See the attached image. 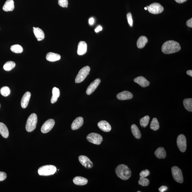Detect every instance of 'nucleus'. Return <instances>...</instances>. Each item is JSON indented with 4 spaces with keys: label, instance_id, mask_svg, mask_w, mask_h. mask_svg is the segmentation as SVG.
Instances as JSON below:
<instances>
[{
    "label": "nucleus",
    "instance_id": "obj_1",
    "mask_svg": "<svg viewBox=\"0 0 192 192\" xmlns=\"http://www.w3.org/2000/svg\"><path fill=\"white\" fill-rule=\"evenodd\" d=\"M180 49V46L179 43L173 40L166 41L162 47V52L166 54L176 53Z\"/></svg>",
    "mask_w": 192,
    "mask_h": 192
},
{
    "label": "nucleus",
    "instance_id": "obj_2",
    "mask_svg": "<svg viewBox=\"0 0 192 192\" xmlns=\"http://www.w3.org/2000/svg\"><path fill=\"white\" fill-rule=\"evenodd\" d=\"M117 177L123 180H127L131 175V172L128 166L125 164H120L115 169Z\"/></svg>",
    "mask_w": 192,
    "mask_h": 192
},
{
    "label": "nucleus",
    "instance_id": "obj_3",
    "mask_svg": "<svg viewBox=\"0 0 192 192\" xmlns=\"http://www.w3.org/2000/svg\"><path fill=\"white\" fill-rule=\"evenodd\" d=\"M56 167L53 165H45L40 168L38 173L40 175L47 176L53 175L56 172Z\"/></svg>",
    "mask_w": 192,
    "mask_h": 192
},
{
    "label": "nucleus",
    "instance_id": "obj_4",
    "mask_svg": "<svg viewBox=\"0 0 192 192\" xmlns=\"http://www.w3.org/2000/svg\"><path fill=\"white\" fill-rule=\"evenodd\" d=\"M37 123L36 114L33 113L28 117L26 125V129L28 132H31L35 129Z\"/></svg>",
    "mask_w": 192,
    "mask_h": 192
},
{
    "label": "nucleus",
    "instance_id": "obj_5",
    "mask_svg": "<svg viewBox=\"0 0 192 192\" xmlns=\"http://www.w3.org/2000/svg\"><path fill=\"white\" fill-rule=\"evenodd\" d=\"M90 70V68L88 66H86L82 68L76 76L75 79L76 83H80L83 81L89 74Z\"/></svg>",
    "mask_w": 192,
    "mask_h": 192
},
{
    "label": "nucleus",
    "instance_id": "obj_6",
    "mask_svg": "<svg viewBox=\"0 0 192 192\" xmlns=\"http://www.w3.org/2000/svg\"><path fill=\"white\" fill-rule=\"evenodd\" d=\"M87 139L91 143L100 145L103 141V138L101 135L96 133H91L87 136Z\"/></svg>",
    "mask_w": 192,
    "mask_h": 192
},
{
    "label": "nucleus",
    "instance_id": "obj_7",
    "mask_svg": "<svg viewBox=\"0 0 192 192\" xmlns=\"http://www.w3.org/2000/svg\"><path fill=\"white\" fill-rule=\"evenodd\" d=\"M172 172L173 177L175 181L179 183H183V176L180 168L177 166H173L172 168Z\"/></svg>",
    "mask_w": 192,
    "mask_h": 192
},
{
    "label": "nucleus",
    "instance_id": "obj_8",
    "mask_svg": "<svg viewBox=\"0 0 192 192\" xmlns=\"http://www.w3.org/2000/svg\"><path fill=\"white\" fill-rule=\"evenodd\" d=\"M147 9L152 14H158L161 13L164 10V8L161 4L158 3H154L150 4L149 6H147Z\"/></svg>",
    "mask_w": 192,
    "mask_h": 192
},
{
    "label": "nucleus",
    "instance_id": "obj_9",
    "mask_svg": "<svg viewBox=\"0 0 192 192\" xmlns=\"http://www.w3.org/2000/svg\"><path fill=\"white\" fill-rule=\"evenodd\" d=\"M177 144L181 152H184L186 149V139L184 134L179 135L177 138Z\"/></svg>",
    "mask_w": 192,
    "mask_h": 192
},
{
    "label": "nucleus",
    "instance_id": "obj_10",
    "mask_svg": "<svg viewBox=\"0 0 192 192\" xmlns=\"http://www.w3.org/2000/svg\"><path fill=\"white\" fill-rule=\"evenodd\" d=\"M55 124V120L52 119L47 120L43 124L41 128V131L43 134L50 132L53 128Z\"/></svg>",
    "mask_w": 192,
    "mask_h": 192
},
{
    "label": "nucleus",
    "instance_id": "obj_11",
    "mask_svg": "<svg viewBox=\"0 0 192 192\" xmlns=\"http://www.w3.org/2000/svg\"><path fill=\"white\" fill-rule=\"evenodd\" d=\"M79 161L81 164L85 168L90 169L93 167V164L88 157L82 155L79 157Z\"/></svg>",
    "mask_w": 192,
    "mask_h": 192
},
{
    "label": "nucleus",
    "instance_id": "obj_12",
    "mask_svg": "<svg viewBox=\"0 0 192 192\" xmlns=\"http://www.w3.org/2000/svg\"><path fill=\"white\" fill-rule=\"evenodd\" d=\"M101 82V79L99 78L95 79L93 82L90 84L89 86L87 88L86 90L87 94L88 95L91 94L99 86Z\"/></svg>",
    "mask_w": 192,
    "mask_h": 192
},
{
    "label": "nucleus",
    "instance_id": "obj_13",
    "mask_svg": "<svg viewBox=\"0 0 192 192\" xmlns=\"http://www.w3.org/2000/svg\"><path fill=\"white\" fill-rule=\"evenodd\" d=\"M98 126L100 129L105 132H109L112 130L111 125L106 121H101L98 123Z\"/></svg>",
    "mask_w": 192,
    "mask_h": 192
},
{
    "label": "nucleus",
    "instance_id": "obj_14",
    "mask_svg": "<svg viewBox=\"0 0 192 192\" xmlns=\"http://www.w3.org/2000/svg\"><path fill=\"white\" fill-rule=\"evenodd\" d=\"M83 123V119L82 117H78L73 121L71 125V128L73 130L78 129L82 126Z\"/></svg>",
    "mask_w": 192,
    "mask_h": 192
},
{
    "label": "nucleus",
    "instance_id": "obj_15",
    "mask_svg": "<svg viewBox=\"0 0 192 192\" xmlns=\"http://www.w3.org/2000/svg\"><path fill=\"white\" fill-rule=\"evenodd\" d=\"M31 96V93L29 91L26 92L23 95L21 101V105L23 108L25 109L27 107Z\"/></svg>",
    "mask_w": 192,
    "mask_h": 192
},
{
    "label": "nucleus",
    "instance_id": "obj_16",
    "mask_svg": "<svg viewBox=\"0 0 192 192\" xmlns=\"http://www.w3.org/2000/svg\"><path fill=\"white\" fill-rule=\"evenodd\" d=\"M134 81L142 87L148 86L150 84V82L142 76H139L136 78L134 79Z\"/></svg>",
    "mask_w": 192,
    "mask_h": 192
},
{
    "label": "nucleus",
    "instance_id": "obj_17",
    "mask_svg": "<svg viewBox=\"0 0 192 192\" xmlns=\"http://www.w3.org/2000/svg\"><path fill=\"white\" fill-rule=\"evenodd\" d=\"M133 94L130 92L124 91L119 93L117 95V99L120 100H127L131 99L133 98Z\"/></svg>",
    "mask_w": 192,
    "mask_h": 192
},
{
    "label": "nucleus",
    "instance_id": "obj_18",
    "mask_svg": "<svg viewBox=\"0 0 192 192\" xmlns=\"http://www.w3.org/2000/svg\"><path fill=\"white\" fill-rule=\"evenodd\" d=\"M87 46L86 43L83 41L79 42L78 47L77 53L79 55L85 54L87 52Z\"/></svg>",
    "mask_w": 192,
    "mask_h": 192
},
{
    "label": "nucleus",
    "instance_id": "obj_19",
    "mask_svg": "<svg viewBox=\"0 0 192 192\" xmlns=\"http://www.w3.org/2000/svg\"><path fill=\"white\" fill-rule=\"evenodd\" d=\"M73 182L76 185L82 186L86 185L88 183V180L85 177L78 176L73 179Z\"/></svg>",
    "mask_w": 192,
    "mask_h": 192
},
{
    "label": "nucleus",
    "instance_id": "obj_20",
    "mask_svg": "<svg viewBox=\"0 0 192 192\" xmlns=\"http://www.w3.org/2000/svg\"><path fill=\"white\" fill-rule=\"evenodd\" d=\"M14 8V1L13 0H7L3 7V10L6 12L13 11Z\"/></svg>",
    "mask_w": 192,
    "mask_h": 192
},
{
    "label": "nucleus",
    "instance_id": "obj_21",
    "mask_svg": "<svg viewBox=\"0 0 192 192\" xmlns=\"http://www.w3.org/2000/svg\"><path fill=\"white\" fill-rule=\"evenodd\" d=\"M46 59L49 61L55 62L58 61L61 59V56L58 54L49 52L46 56Z\"/></svg>",
    "mask_w": 192,
    "mask_h": 192
},
{
    "label": "nucleus",
    "instance_id": "obj_22",
    "mask_svg": "<svg viewBox=\"0 0 192 192\" xmlns=\"http://www.w3.org/2000/svg\"><path fill=\"white\" fill-rule=\"evenodd\" d=\"M34 33L38 41L42 40L45 38V34L43 31L40 28H35L34 29Z\"/></svg>",
    "mask_w": 192,
    "mask_h": 192
},
{
    "label": "nucleus",
    "instance_id": "obj_23",
    "mask_svg": "<svg viewBox=\"0 0 192 192\" xmlns=\"http://www.w3.org/2000/svg\"><path fill=\"white\" fill-rule=\"evenodd\" d=\"M155 156L158 159H164L166 157V152L163 147H160L157 149L155 152Z\"/></svg>",
    "mask_w": 192,
    "mask_h": 192
},
{
    "label": "nucleus",
    "instance_id": "obj_24",
    "mask_svg": "<svg viewBox=\"0 0 192 192\" xmlns=\"http://www.w3.org/2000/svg\"><path fill=\"white\" fill-rule=\"evenodd\" d=\"M52 96L51 98V101L52 104H54L58 101V98L60 96V91L59 89L56 87H54L52 89Z\"/></svg>",
    "mask_w": 192,
    "mask_h": 192
},
{
    "label": "nucleus",
    "instance_id": "obj_25",
    "mask_svg": "<svg viewBox=\"0 0 192 192\" xmlns=\"http://www.w3.org/2000/svg\"><path fill=\"white\" fill-rule=\"evenodd\" d=\"M148 41L147 37L145 36H141L138 39L137 45L138 48L139 49L143 48L145 46L146 44Z\"/></svg>",
    "mask_w": 192,
    "mask_h": 192
},
{
    "label": "nucleus",
    "instance_id": "obj_26",
    "mask_svg": "<svg viewBox=\"0 0 192 192\" xmlns=\"http://www.w3.org/2000/svg\"><path fill=\"white\" fill-rule=\"evenodd\" d=\"M0 134L4 138L8 137L9 133L7 127L4 123H0Z\"/></svg>",
    "mask_w": 192,
    "mask_h": 192
},
{
    "label": "nucleus",
    "instance_id": "obj_27",
    "mask_svg": "<svg viewBox=\"0 0 192 192\" xmlns=\"http://www.w3.org/2000/svg\"><path fill=\"white\" fill-rule=\"evenodd\" d=\"M131 130L132 132V133L133 135L136 139H140L141 134L140 131L138 128V127L136 125L133 124L131 126Z\"/></svg>",
    "mask_w": 192,
    "mask_h": 192
},
{
    "label": "nucleus",
    "instance_id": "obj_28",
    "mask_svg": "<svg viewBox=\"0 0 192 192\" xmlns=\"http://www.w3.org/2000/svg\"><path fill=\"white\" fill-rule=\"evenodd\" d=\"M184 106L186 110L189 112H192V99L191 98L186 99L184 100Z\"/></svg>",
    "mask_w": 192,
    "mask_h": 192
},
{
    "label": "nucleus",
    "instance_id": "obj_29",
    "mask_svg": "<svg viewBox=\"0 0 192 192\" xmlns=\"http://www.w3.org/2000/svg\"><path fill=\"white\" fill-rule=\"evenodd\" d=\"M150 128L154 131H157L159 128V124L158 120L156 118H154L152 121L150 125Z\"/></svg>",
    "mask_w": 192,
    "mask_h": 192
},
{
    "label": "nucleus",
    "instance_id": "obj_30",
    "mask_svg": "<svg viewBox=\"0 0 192 192\" xmlns=\"http://www.w3.org/2000/svg\"><path fill=\"white\" fill-rule=\"evenodd\" d=\"M15 63L14 62H7L4 64L3 69L6 71H10L15 67Z\"/></svg>",
    "mask_w": 192,
    "mask_h": 192
},
{
    "label": "nucleus",
    "instance_id": "obj_31",
    "mask_svg": "<svg viewBox=\"0 0 192 192\" xmlns=\"http://www.w3.org/2000/svg\"><path fill=\"white\" fill-rule=\"evenodd\" d=\"M10 50L12 52L17 53H21L23 50V47L19 45L12 46L10 47Z\"/></svg>",
    "mask_w": 192,
    "mask_h": 192
},
{
    "label": "nucleus",
    "instance_id": "obj_32",
    "mask_svg": "<svg viewBox=\"0 0 192 192\" xmlns=\"http://www.w3.org/2000/svg\"><path fill=\"white\" fill-rule=\"evenodd\" d=\"M150 120V117L148 116H146L141 118L140 120L141 126L143 128H146Z\"/></svg>",
    "mask_w": 192,
    "mask_h": 192
},
{
    "label": "nucleus",
    "instance_id": "obj_33",
    "mask_svg": "<svg viewBox=\"0 0 192 192\" xmlns=\"http://www.w3.org/2000/svg\"><path fill=\"white\" fill-rule=\"evenodd\" d=\"M0 92L2 96L6 97L10 94V90L8 87L5 86L1 88Z\"/></svg>",
    "mask_w": 192,
    "mask_h": 192
},
{
    "label": "nucleus",
    "instance_id": "obj_34",
    "mask_svg": "<svg viewBox=\"0 0 192 192\" xmlns=\"http://www.w3.org/2000/svg\"><path fill=\"white\" fill-rule=\"evenodd\" d=\"M150 183V181L148 179L146 178V177H140L139 180V185L142 186H147Z\"/></svg>",
    "mask_w": 192,
    "mask_h": 192
},
{
    "label": "nucleus",
    "instance_id": "obj_35",
    "mask_svg": "<svg viewBox=\"0 0 192 192\" xmlns=\"http://www.w3.org/2000/svg\"><path fill=\"white\" fill-rule=\"evenodd\" d=\"M58 3L59 6L62 7L67 8L68 7V0H58Z\"/></svg>",
    "mask_w": 192,
    "mask_h": 192
},
{
    "label": "nucleus",
    "instance_id": "obj_36",
    "mask_svg": "<svg viewBox=\"0 0 192 192\" xmlns=\"http://www.w3.org/2000/svg\"><path fill=\"white\" fill-rule=\"evenodd\" d=\"M127 19H128V22L130 26L131 27L133 26V21L132 18V16L130 12H129L127 14Z\"/></svg>",
    "mask_w": 192,
    "mask_h": 192
},
{
    "label": "nucleus",
    "instance_id": "obj_37",
    "mask_svg": "<svg viewBox=\"0 0 192 192\" xmlns=\"http://www.w3.org/2000/svg\"><path fill=\"white\" fill-rule=\"evenodd\" d=\"M150 172L148 170L146 169L145 170L143 171L140 173L139 175L140 177H146L150 175Z\"/></svg>",
    "mask_w": 192,
    "mask_h": 192
},
{
    "label": "nucleus",
    "instance_id": "obj_38",
    "mask_svg": "<svg viewBox=\"0 0 192 192\" xmlns=\"http://www.w3.org/2000/svg\"><path fill=\"white\" fill-rule=\"evenodd\" d=\"M7 174L5 173L0 172V182L3 181L7 178Z\"/></svg>",
    "mask_w": 192,
    "mask_h": 192
},
{
    "label": "nucleus",
    "instance_id": "obj_39",
    "mask_svg": "<svg viewBox=\"0 0 192 192\" xmlns=\"http://www.w3.org/2000/svg\"><path fill=\"white\" fill-rule=\"evenodd\" d=\"M168 189V187L166 186H162L160 188H159V190L160 192H164L166 191Z\"/></svg>",
    "mask_w": 192,
    "mask_h": 192
},
{
    "label": "nucleus",
    "instance_id": "obj_40",
    "mask_svg": "<svg viewBox=\"0 0 192 192\" xmlns=\"http://www.w3.org/2000/svg\"><path fill=\"white\" fill-rule=\"evenodd\" d=\"M186 25L189 27L192 28V18H191L187 21L186 22Z\"/></svg>",
    "mask_w": 192,
    "mask_h": 192
},
{
    "label": "nucleus",
    "instance_id": "obj_41",
    "mask_svg": "<svg viewBox=\"0 0 192 192\" xmlns=\"http://www.w3.org/2000/svg\"><path fill=\"white\" fill-rule=\"evenodd\" d=\"M103 29L102 27L101 26H99L95 30V32L96 33L99 32V31L102 30Z\"/></svg>",
    "mask_w": 192,
    "mask_h": 192
},
{
    "label": "nucleus",
    "instance_id": "obj_42",
    "mask_svg": "<svg viewBox=\"0 0 192 192\" xmlns=\"http://www.w3.org/2000/svg\"><path fill=\"white\" fill-rule=\"evenodd\" d=\"M89 24L90 25H93L94 22V19L93 17L90 18L89 20Z\"/></svg>",
    "mask_w": 192,
    "mask_h": 192
},
{
    "label": "nucleus",
    "instance_id": "obj_43",
    "mask_svg": "<svg viewBox=\"0 0 192 192\" xmlns=\"http://www.w3.org/2000/svg\"><path fill=\"white\" fill-rule=\"evenodd\" d=\"M175 1L176 2L179 3H183L185 2V1H186L187 0H175Z\"/></svg>",
    "mask_w": 192,
    "mask_h": 192
},
{
    "label": "nucleus",
    "instance_id": "obj_44",
    "mask_svg": "<svg viewBox=\"0 0 192 192\" xmlns=\"http://www.w3.org/2000/svg\"><path fill=\"white\" fill-rule=\"evenodd\" d=\"M186 73L187 74H188V75L191 76V77H192V71L191 70H188L187 71Z\"/></svg>",
    "mask_w": 192,
    "mask_h": 192
},
{
    "label": "nucleus",
    "instance_id": "obj_45",
    "mask_svg": "<svg viewBox=\"0 0 192 192\" xmlns=\"http://www.w3.org/2000/svg\"><path fill=\"white\" fill-rule=\"evenodd\" d=\"M144 9H145L146 10H147V7H145V8H144Z\"/></svg>",
    "mask_w": 192,
    "mask_h": 192
},
{
    "label": "nucleus",
    "instance_id": "obj_46",
    "mask_svg": "<svg viewBox=\"0 0 192 192\" xmlns=\"http://www.w3.org/2000/svg\"><path fill=\"white\" fill-rule=\"evenodd\" d=\"M141 191H138L137 192H141Z\"/></svg>",
    "mask_w": 192,
    "mask_h": 192
},
{
    "label": "nucleus",
    "instance_id": "obj_47",
    "mask_svg": "<svg viewBox=\"0 0 192 192\" xmlns=\"http://www.w3.org/2000/svg\"><path fill=\"white\" fill-rule=\"evenodd\" d=\"M35 28V27H33V29H34V28Z\"/></svg>",
    "mask_w": 192,
    "mask_h": 192
},
{
    "label": "nucleus",
    "instance_id": "obj_48",
    "mask_svg": "<svg viewBox=\"0 0 192 192\" xmlns=\"http://www.w3.org/2000/svg\"><path fill=\"white\" fill-rule=\"evenodd\" d=\"M0 106H1V105H0Z\"/></svg>",
    "mask_w": 192,
    "mask_h": 192
}]
</instances>
